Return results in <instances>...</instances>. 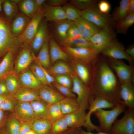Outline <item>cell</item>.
<instances>
[{
	"label": "cell",
	"mask_w": 134,
	"mask_h": 134,
	"mask_svg": "<svg viewBox=\"0 0 134 134\" xmlns=\"http://www.w3.org/2000/svg\"><path fill=\"white\" fill-rule=\"evenodd\" d=\"M2 6L5 18L9 22L17 14L18 8L17 4L10 0H4Z\"/></svg>",
	"instance_id": "obj_38"
},
{
	"label": "cell",
	"mask_w": 134,
	"mask_h": 134,
	"mask_svg": "<svg viewBox=\"0 0 134 134\" xmlns=\"http://www.w3.org/2000/svg\"><path fill=\"white\" fill-rule=\"evenodd\" d=\"M52 124L47 119L36 120L31 124V128L37 134H51Z\"/></svg>",
	"instance_id": "obj_29"
},
{
	"label": "cell",
	"mask_w": 134,
	"mask_h": 134,
	"mask_svg": "<svg viewBox=\"0 0 134 134\" xmlns=\"http://www.w3.org/2000/svg\"><path fill=\"white\" fill-rule=\"evenodd\" d=\"M40 65L44 72L45 78L47 82L50 85L54 88L52 84L56 81L54 77L49 73L45 68L42 66L40 64Z\"/></svg>",
	"instance_id": "obj_52"
},
{
	"label": "cell",
	"mask_w": 134,
	"mask_h": 134,
	"mask_svg": "<svg viewBox=\"0 0 134 134\" xmlns=\"http://www.w3.org/2000/svg\"><path fill=\"white\" fill-rule=\"evenodd\" d=\"M111 28L100 29L90 39L93 49L98 54L111 42L115 40L114 34Z\"/></svg>",
	"instance_id": "obj_10"
},
{
	"label": "cell",
	"mask_w": 134,
	"mask_h": 134,
	"mask_svg": "<svg viewBox=\"0 0 134 134\" xmlns=\"http://www.w3.org/2000/svg\"><path fill=\"white\" fill-rule=\"evenodd\" d=\"M17 76L21 87L38 91L44 85L36 78L30 69H27Z\"/></svg>",
	"instance_id": "obj_17"
},
{
	"label": "cell",
	"mask_w": 134,
	"mask_h": 134,
	"mask_svg": "<svg viewBox=\"0 0 134 134\" xmlns=\"http://www.w3.org/2000/svg\"><path fill=\"white\" fill-rule=\"evenodd\" d=\"M105 57L98 56L93 63V77L89 87L91 96L105 99L115 106L123 103L120 96L121 83Z\"/></svg>",
	"instance_id": "obj_1"
},
{
	"label": "cell",
	"mask_w": 134,
	"mask_h": 134,
	"mask_svg": "<svg viewBox=\"0 0 134 134\" xmlns=\"http://www.w3.org/2000/svg\"><path fill=\"white\" fill-rule=\"evenodd\" d=\"M35 56L31 53L27 48H24L20 52L15 60L14 67V73L17 75L28 69L33 61L35 60Z\"/></svg>",
	"instance_id": "obj_15"
},
{
	"label": "cell",
	"mask_w": 134,
	"mask_h": 134,
	"mask_svg": "<svg viewBox=\"0 0 134 134\" xmlns=\"http://www.w3.org/2000/svg\"><path fill=\"white\" fill-rule=\"evenodd\" d=\"M48 41L43 45L39 51L37 57H35V61L45 68H48L50 65Z\"/></svg>",
	"instance_id": "obj_32"
},
{
	"label": "cell",
	"mask_w": 134,
	"mask_h": 134,
	"mask_svg": "<svg viewBox=\"0 0 134 134\" xmlns=\"http://www.w3.org/2000/svg\"><path fill=\"white\" fill-rule=\"evenodd\" d=\"M99 1L96 0H72L70 3L74 6L82 11L94 8Z\"/></svg>",
	"instance_id": "obj_40"
},
{
	"label": "cell",
	"mask_w": 134,
	"mask_h": 134,
	"mask_svg": "<svg viewBox=\"0 0 134 134\" xmlns=\"http://www.w3.org/2000/svg\"><path fill=\"white\" fill-rule=\"evenodd\" d=\"M53 83L54 87L65 97H76V95L70 89L60 84L56 81Z\"/></svg>",
	"instance_id": "obj_46"
},
{
	"label": "cell",
	"mask_w": 134,
	"mask_h": 134,
	"mask_svg": "<svg viewBox=\"0 0 134 134\" xmlns=\"http://www.w3.org/2000/svg\"><path fill=\"white\" fill-rule=\"evenodd\" d=\"M125 51L133 59H134V46L131 45L129 46Z\"/></svg>",
	"instance_id": "obj_55"
},
{
	"label": "cell",
	"mask_w": 134,
	"mask_h": 134,
	"mask_svg": "<svg viewBox=\"0 0 134 134\" xmlns=\"http://www.w3.org/2000/svg\"><path fill=\"white\" fill-rule=\"evenodd\" d=\"M120 96L123 103L128 108L134 109V87L132 83L121 84Z\"/></svg>",
	"instance_id": "obj_22"
},
{
	"label": "cell",
	"mask_w": 134,
	"mask_h": 134,
	"mask_svg": "<svg viewBox=\"0 0 134 134\" xmlns=\"http://www.w3.org/2000/svg\"><path fill=\"white\" fill-rule=\"evenodd\" d=\"M18 4L22 13L30 19L39 9L36 6L34 0H21Z\"/></svg>",
	"instance_id": "obj_30"
},
{
	"label": "cell",
	"mask_w": 134,
	"mask_h": 134,
	"mask_svg": "<svg viewBox=\"0 0 134 134\" xmlns=\"http://www.w3.org/2000/svg\"><path fill=\"white\" fill-rule=\"evenodd\" d=\"M30 70L36 78L43 85L53 87L47 82L44 72L38 62H36L35 63L30 65Z\"/></svg>",
	"instance_id": "obj_39"
},
{
	"label": "cell",
	"mask_w": 134,
	"mask_h": 134,
	"mask_svg": "<svg viewBox=\"0 0 134 134\" xmlns=\"http://www.w3.org/2000/svg\"><path fill=\"white\" fill-rule=\"evenodd\" d=\"M82 37L80 31L74 24L68 30L66 39L62 43Z\"/></svg>",
	"instance_id": "obj_47"
},
{
	"label": "cell",
	"mask_w": 134,
	"mask_h": 134,
	"mask_svg": "<svg viewBox=\"0 0 134 134\" xmlns=\"http://www.w3.org/2000/svg\"><path fill=\"white\" fill-rule=\"evenodd\" d=\"M43 9H39L31 19V20L23 33L19 37L22 43L30 44L33 40L39 25L44 16Z\"/></svg>",
	"instance_id": "obj_12"
},
{
	"label": "cell",
	"mask_w": 134,
	"mask_h": 134,
	"mask_svg": "<svg viewBox=\"0 0 134 134\" xmlns=\"http://www.w3.org/2000/svg\"><path fill=\"white\" fill-rule=\"evenodd\" d=\"M52 76H55L62 75H71L74 73L71 67L65 62H58L47 71Z\"/></svg>",
	"instance_id": "obj_28"
},
{
	"label": "cell",
	"mask_w": 134,
	"mask_h": 134,
	"mask_svg": "<svg viewBox=\"0 0 134 134\" xmlns=\"http://www.w3.org/2000/svg\"><path fill=\"white\" fill-rule=\"evenodd\" d=\"M63 115L68 114L81 109L76 97H65L60 102Z\"/></svg>",
	"instance_id": "obj_27"
},
{
	"label": "cell",
	"mask_w": 134,
	"mask_h": 134,
	"mask_svg": "<svg viewBox=\"0 0 134 134\" xmlns=\"http://www.w3.org/2000/svg\"><path fill=\"white\" fill-rule=\"evenodd\" d=\"M0 134H9L3 126L0 129Z\"/></svg>",
	"instance_id": "obj_61"
},
{
	"label": "cell",
	"mask_w": 134,
	"mask_h": 134,
	"mask_svg": "<svg viewBox=\"0 0 134 134\" xmlns=\"http://www.w3.org/2000/svg\"><path fill=\"white\" fill-rule=\"evenodd\" d=\"M134 23V14L128 15L125 18L117 22L115 28L117 33L125 34Z\"/></svg>",
	"instance_id": "obj_35"
},
{
	"label": "cell",
	"mask_w": 134,
	"mask_h": 134,
	"mask_svg": "<svg viewBox=\"0 0 134 134\" xmlns=\"http://www.w3.org/2000/svg\"><path fill=\"white\" fill-rule=\"evenodd\" d=\"M38 91L40 99L48 104L59 102L65 97L53 87L47 85H44Z\"/></svg>",
	"instance_id": "obj_18"
},
{
	"label": "cell",
	"mask_w": 134,
	"mask_h": 134,
	"mask_svg": "<svg viewBox=\"0 0 134 134\" xmlns=\"http://www.w3.org/2000/svg\"><path fill=\"white\" fill-rule=\"evenodd\" d=\"M13 111L14 116L20 121L32 124L36 120L30 102H17Z\"/></svg>",
	"instance_id": "obj_14"
},
{
	"label": "cell",
	"mask_w": 134,
	"mask_h": 134,
	"mask_svg": "<svg viewBox=\"0 0 134 134\" xmlns=\"http://www.w3.org/2000/svg\"><path fill=\"white\" fill-rule=\"evenodd\" d=\"M91 63H87L73 60L71 67L74 73L85 85L89 87L92 81L93 69L90 67Z\"/></svg>",
	"instance_id": "obj_13"
},
{
	"label": "cell",
	"mask_w": 134,
	"mask_h": 134,
	"mask_svg": "<svg viewBox=\"0 0 134 134\" xmlns=\"http://www.w3.org/2000/svg\"><path fill=\"white\" fill-rule=\"evenodd\" d=\"M13 53H7L0 62V78H4L7 75L14 73Z\"/></svg>",
	"instance_id": "obj_26"
},
{
	"label": "cell",
	"mask_w": 134,
	"mask_h": 134,
	"mask_svg": "<svg viewBox=\"0 0 134 134\" xmlns=\"http://www.w3.org/2000/svg\"><path fill=\"white\" fill-rule=\"evenodd\" d=\"M78 134H111L109 133H107L102 132H98L96 133H92L91 132L86 131L83 130L81 128H79Z\"/></svg>",
	"instance_id": "obj_57"
},
{
	"label": "cell",
	"mask_w": 134,
	"mask_h": 134,
	"mask_svg": "<svg viewBox=\"0 0 134 134\" xmlns=\"http://www.w3.org/2000/svg\"><path fill=\"white\" fill-rule=\"evenodd\" d=\"M115 106L108 100L102 97H93L91 96L89 102V111L86 113L85 121L84 127L87 131L91 132L96 131L98 132H100L99 126L94 125L91 120V114L97 109H100L112 108Z\"/></svg>",
	"instance_id": "obj_5"
},
{
	"label": "cell",
	"mask_w": 134,
	"mask_h": 134,
	"mask_svg": "<svg viewBox=\"0 0 134 134\" xmlns=\"http://www.w3.org/2000/svg\"><path fill=\"white\" fill-rule=\"evenodd\" d=\"M4 0H0V13L1 10L2 3Z\"/></svg>",
	"instance_id": "obj_64"
},
{
	"label": "cell",
	"mask_w": 134,
	"mask_h": 134,
	"mask_svg": "<svg viewBox=\"0 0 134 134\" xmlns=\"http://www.w3.org/2000/svg\"><path fill=\"white\" fill-rule=\"evenodd\" d=\"M26 134H37L34 131L32 130Z\"/></svg>",
	"instance_id": "obj_63"
},
{
	"label": "cell",
	"mask_w": 134,
	"mask_h": 134,
	"mask_svg": "<svg viewBox=\"0 0 134 134\" xmlns=\"http://www.w3.org/2000/svg\"><path fill=\"white\" fill-rule=\"evenodd\" d=\"M49 47L50 62L52 63L58 60L67 61L69 59V56L54 39H51L50 40Z\"/></svg>",
	"instance_id": "obj_25"
},
{
	"label": "cell",
	"mask_w": 134,
	"mask_h": 134,
	"mask_svg": "<svg viewBox=\"0 0 134 134\" xmlns=\"http://www.w3.org/2000/svg\"><path fill=\"white\" fill-rule=\"evenodd\" d=\"M64 46L78 48H93L91 42L82 37L67 41L62 43Z\"/></svg>",
	"instance_id": "obj_41"
},
{
	"label": "cell",
	"mask_w": 134,
	"mask_h": 134,
	"mask_svg": "<svg viewBox=\"0 0 134 134\" xmlns=\"http://www.w3.org/2000/svg\"><path fill=\"white\" fill-rule=\"evenodd\" d=\"M78 128H69L67 130L57 134H78Z\"/></svg>",
	"instance_id": "obj_54"
},
{
	"label": "cell",
	"mask_w": 134,
	"mask_h": 134,
	"mask_svg": "<svg viewBox=\"0 0 134 134\" xmlns=\"http://www.w3.org/2000/svg\"><path fill=\"white\" fill-rule=\"evenodd\" d=\"M124 47L115 39L111 42L101 51L105 57L114 59L127 61L132 65L134 59L126 52Z\"/></svg>",
	"instance_id": "obj_11"
},
{
	"label": "cell",
	"mask_w": 134,
	"mask_h": 134,
	"mask_svg": "<svg viewBox=\"0 0 134 134\" xmlns=\"http://www.w3.org/2000/svg\"><path fill=\"white\" fill-rule=\"evenodd\" d=\"M61 48L73 60L84 63H93L99 54L93 48H78L64 46Z\"/></svg>",
	"instance_id": "obj_9"
},
{
	"label": "cell",
	"mask_w": 134,
	"mask_h": 134,
	"mask_svg": "<svg viewBox=\"0 0 134 134\" xmlns=\"http://www.w3.org/2000/svg\"><path fill=\"white\" fill-rule=\"evenodd\" d=\"M86 111L80 109L63 116L68 127L77 128L84 126L86 114Z\"/></svg>",
	"instance_id": "obj_21"
},
{
	"label": "cell",
	"mask_w": 134,
	"mask_h": 134,
	"mask_svg": "<svg viewBox=\"0 0 134 134\" xmlns=\"http://www.w3.org/2000/svg\"><path fill=\"white\" fill-rule=\"evenodd\" d=\"M34 1L36 6L39 9L41 8V6L46 1L45 0H34Z\"/></svg>",
	"instance_id": "obj_59"
},
{
	"label": "cell",
	"mask_w": 134,
	"mask_h": 134,
	"mask_svg": "<svg viewBox=\"0 0 134 134\" xmlns=\"http://www.w3.org/2000/svg\"><path fill=\"white\" fill-rule=\"evenodd\" d=\"M106 58L109 65L121 84L134 83V71L132 65H128L121 60Z\"/></svg>",
	"instance_id": "obj_4"
},
{
	"label": "cell",
	"mask_w": 134,
	"mask_h": 134,
	"mask_svg": "<svg viewBox=\"0 0 134 134\" xmlns=\"http://www.w3.org/2000/svg\"><path fill=\"white\" fill-rule=\"evenodd\" d=\"M47 119L52 124L64 116L61 111L60 102L52 104H47Z\"/></svg>",
	"instance_id": "obj_36"
},
{
	"label": "cell",
	"mask_w": 134,
	"mask_h": 134,
	"mask_svg": "<svg viewBox=\"0 0 134 134\" xmlns=\"http://www.w3.org/2000/svg\"><path fill=\"white\" fill-rule=\"evenodd\" d=\"M55 23L56 32L62 43L66 39L68 31L74 22L66 19Z\"/></svg>",
	"instance_id": "obj_33"
},
{
	"label": "cell",
	"mask_w": 134,
	"mask_h": 134,
	"mask_svg": "<svg viewBox=\"0 0 134 134\" xmlns=\"http://www.w3.org/2000/svg\"><path fill=\"white\" fill-rule=\"evenodd\" d=\"M72 82V91L76 95L81 109L85 111L88 109L91 93L89 87L74 73L70 75Z\"/></svg>",
	"instance_id": "obj_6"
},
{
	"label": "cell",
	"mask_w": 134,
	"mask_h": 134,
	"mask_svg": "<svg viewBox=\"0 0 134 134\" xmlns=\"http://www.w3.org/2000/svg\"><path fill=\"white\" fill-rule=\"evenodd\" d=\"M9 23L0 16V58L9 52H15L22 44L19 37L11 33Z\"/></svg>",
	"instance_id": "obj_2"
},
{
	"label": "cell",
	"mask_w": 134,
	"mask_h": 134,
	"mask_svg": "<svg viewBox=\"0 0 134 134\" xmlns=\"http://www.w3.org/2000/svg\"><path fill=\"white\" fill-rule=\"evenodd\" d=\"M74 24L79 30L82 37L88 40L101 29L81 16L74 21Z\"/></svg>",
	"instance_id": "obj_16"
},
{
	"label": "cell",
	"mask_w": 134,
	"mask_h": 134,
	"mask_svg": "<svg viewBox=\"0 0 134 134\" xmlns=\"http://www.w3.org/2000/svg\"><path fill=\"white\" fill-rule=\"evenodd\" d=\"M109 133L134 134V110L128 108L123 116L115 121Z\"/></svg>",
	"instance_id": "obj_7"
},
{
	"label": "cell",
	"mask_w": 134,
	"mask_h": 134,
	"mask_svg": "<svg viewBox=\"0 0 134 134\" xmlns=\"http://www.w3.org/2000/svg\"><path fill=\"white\" fill-rule=\"evenodd\" d=\"M81 16L100 28H111L112 18L101 13L97 7L81 11Z\"/></svg>",
	"instance_id": "obj_8"
},
{
	"label": "cell",
	"mask_w": 134,
	"mask_h": 134,
	"mask_svg": "<svg viewBox=\"0 0 134 134\" xmlns=\"http://www.w3.org/2000/svg\"><path fill=\"white\" fill-rule=\"evenodd\" d=\"M6 85L10 95L13 96L17 90L21 86L17 76L15 73H11L4 77Z\"/></svg>",
	"instance_id": "obj_37"
},
{
	"label": "cell",
	"mask_w": 134,
	"mask_h": 134,
	"mask_svg": "<svg viewBox=\"0 0 134 134\" xmlns=\"http://www.w3.org/2000/svg\"><path fill=\"white\" fill-rule=\"evenodd\" d=\"M10 95L4 78H0V95L6 96Z\"/></svg>",
	"instance_id": "obj_51"
},
{
	"label": "cell",
	"mask_w": 134,
	"mask_h": 134,
	"mask_svg": "<svg viewBox=\"0 0 134 134\" xmlns=\"http://www.w3.org/2000/svg\"><path fill=\"white\" fill-rule=\"evenodd\" d=\"M13 2L17 4H18L21 0H10Z\"/></svg>",
	"instance_id": "obj_62"
},
{
	"label": "cell",
	"mask_w": 134,
	"mask_h": 134,
	"mask_svg": "<svg viewBox=\"0 0 134 134\" xmlns=\"http://www.w3.org/2000/svg\"><path fill=\"white\" fill-rule=\"evenodd\" d=\"M31 20L22 13L18 14L10 25L11 33L14 35L19 37L24 32Z\"/></svg>",
	"instance_id": "obj_23"
},
{
	"label": "cell",
	"mask_w": 134,
	"mask_h": 134,
	"mask_svg": "<svg viewBox=\"0 0 134 134\" xmlns=\"http://www.w3.org/2000/svg\"><path fill=\"white\" fill-rule=\"evenodd\" d=\"M20 121L14 116L7 119L5 128L9 134H20Z\"/></svg>",
	"instance_id": "obj_42"
},
{
	"label": "cell",
	"mask_w": 134,
	"mask_h": 134,
	"mask_svg": "<svg viewBox=\"0 0 134 134\" xmlns=\"http://www.w3.org/2000/svg\"><path fill=\"white\" fill-rule=\"evenodd\" d=\"M44 16L46 20L54 22L67 19L63 8L61 6L44 5Z\"/></svg>",
	"instance_id": "obj_20"
},
{
	"label": "cell",
	"mask_w": 134,
	"mask_h": 134,
	"mask_svg": "<svg viewBox=\"0 0 134 134\" xmlns=\"http://www.w3.org/2000/svg\"><path fill=\"white\" fill-rule=\"evenodd\" d=\"M13 97L17 102H30L40 99L38 91L21 87Z\"/></svg>",
	"instance_id": "obj_24"
},
{
	"label": "cell",
	"mask_w": 134,
	"mask_h": 134,
	"mask_svg": "<svg viewBox=\"0 0 134 134\" xmlns=\"http://www.w3.org/2000/svg\"><path fill=\"white\" fill-rule=\"evenodd\" d=\"M68 128L63 116L52 124L51 134H57L61 133Z\"/></svg>",
	"instance_id": "obj_44"
},
{
	"label": "cell",
	"mask_w": 134,
	"mask_h": 134,
	"mask_svg": "<svg viewBox=\"0 0 134 134\" xmlns=\"http://www.w3.org/2000/svg\"><path fill=\"white\" fill-rule=\"evenodd\" d=\"M97 5L98 9L102 14H108L111 10V5L107 1L101 0L99 1Z\"/></svg>",
	"instance_id": "obj_49"
},
{
	"label": "cell",
	"mask_w": 134,
	"mask_h": 134,
	"mask_svg": "<svg viewBox=\"0 0 134 134\" xmlns=\"http://www.w3.org/2000/svg\"><path fill=\"white\" fill-rule=\"evenodd\" d=\"M67 1L66 0H50L47 1V4L53 6H60L65 4Z\"/></svg>",
	"instance_id": "obj_53"
},
{
	"label": "cell",
	"mask_w": 134,
	"mask_h": 134,
	"mask_svg": "<svg viewBox=\"0 0 134 134\" xmlns=\"http://www.w3.org/2000/svg\"><path fill=\"white\" fill-rule=\"evenodd\" d=\"M63 8L65 12L67 19L74 22L81 16V11L71 5H67Z\"/></svg>",
	"instance_id": "obj_43"
},
{
	"label": "cell",
	"mask_w": 134,
	"mask_h": 134,
	"mask_svg": "<svg viewBox=\"0 0 134 134\" xmlns=\"http://www.w3.org/2000/svg\"><path fill=\"white\" fill-rule=\"evenodd\" d=\"M13 96L10 95L5 96L4 103L2 108L4 111L13 110L17 102Z\"/></svg>",
	"instance_id": "obj_48"
},
{
	"label": "cell",
	"mask_w": 134,
	"mask_h": 134,
	"mask_svg": "<svg viewBox=\"0 0 134 134\" xmlns=\"http://www.w3.org/2000/svg\"><path fill=\"white\" fill-rule=\"evenodd\" d=\"M5 115L4 111L0 110V129L3 126L5 121Z\"/></svg>",
	"instance_id": "obj_58"
},
{
	"label": "cell",
	"mask_w": 134,
	"mask_h": 134,
	"mask_svg": "<svg viewBox=\"0 0 134 134\" xmlns=\"http://www.w3.org/2000/svg\"><path fill=\"white\" fill-rule=\"evenodd\" d=\"M129 0H121L119 6L116 7L113 13L112 18L117 22L125 18L128 15Z\"/></svg>",
	"instance_id": "obj_34"
},
{
	"label": "cell",
	"mask_w": 134,
	"mask_h": 134,
	"mask_svg": "<svg viewBox=\"0 0 134 134\" xmlns=\"http://www.w3.org/2000/svg\"><path fill=\"white\" fill-rule=\"evenodd\" d=\"M133 14H134V0H129L128 7V15Z\"/></svg>",
	"instance_id": "obj_56"
},
{
	"label": "cell",
	"mask_w": 134,
	"mask_h": 134,
	"mask_svg": "<svg viewBox=\"0 0 134 134\" xmlns=\"http://www.w3.org/2000/svg\"><path fill=\"white\" fill-rule=\"evenodd\" d=\"M126 107L123 103L115 106L110 110L100 108L94 112L93 114L98 119L99 122V127L100 131L109 133L117 117L126 111Z\"/></svg>",
	"instance_id": "obj_3"
},
{
	"label": "cell",
	"mask_w": 134,
	"mask_h": 134,
	"mask_svg": "<svg viewBox=\"0 0 134 134\" xmlns=\"http://www.w3.org/2000/svg\"><path fill=\"white\" fill-rule=\"evenodd\" d=\"M56 81L60 84L70 89L72 85V81L70 75H62L54 77Z\"/></svg>",
	"instance_id": "obj_45"
},
{
	"label": "cell",
	"mask_w": 134,
	"mask_h": 134,
	"mask_svg": "<svg viewBox=\"0 0 134 134\" xmlns=\"http://www.w3.org/2000/svg\"><path fill=\"white\" fill-rule=\"evenodd\" d=\"M5 96L0 95V110L2 109L4 102Z\"/></svg>",
	"instance_id": "obj_60"
},
{
	"label": "cell",
	"mask_w": 134,
	"mask_h": 134,
	"mask_svg": "<svg viewBox=\"0 0 134 134\" xmlns=\"http://www.w3.org/2000/svg\"><path fill=\"white\" fill-rule=\"evenodd\" d=\"M30 103L34 111L36 120L47 119V104L46 103L41 99Z\"/></svg>",
	"instance_id": "obj_31"
},
{
	"label": "cell",
	"mask_w": 134,
	"mask_h": 134,
	"mask_svg": "<svg viewBox=\"0 0 134 134\" xmlns=\"http://www.w3.org/2000/svg\"><path fill=\"white\" fill-rule=\"evenodd\" d=\"M47 27L45 21L41 22L32 41L30 44L33 52L39 51L44 44L48 41Z\"/></svg>",
	"instance_id": "obj_19"
},
{
	"label": "cell",
	"mask_w": 134,
	"mask_h": 134,
	"mask_svg": "<svg viewBox=\"0 0 134 134\" xmlns=\"http://www.w3.org/2000/svg\"><path fill=\"white\" fill-rule=\"evenodd\" d=\"M31 130V124L25 122L20 121V134H26Z\"/></svg>",
	"instance_id": "obj_50"
}]
</instances>
